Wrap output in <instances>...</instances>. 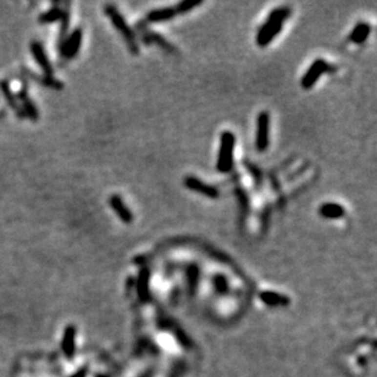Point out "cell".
Listing matches in <instances>:
<instances>
[{"mask_svg": "<svg viewBox=\"0 0 377 377\" xmlns=\"http://www.w3.org/2000/svg\"><path fill=\"white\" fill-rule=\"evenodd\" d=\"M61 17H63V9L59 6H53L51 9H49L48 11L43 12V14L39 15L38 22L41 24H49L54 23V22L60 21Z\"/></svg>", "mask_w": 377, "mask_h": 377, "instance_id": "obj_16", "label": "cell"}, {"mask_svg": "<svg viewBox=\"0 0 377 377\" xmlns=\"http://www.w3.org/2000/svg\"><path fill=\"white\" fill-rule=\"evenodd\" d=\"M334 70V66L327 63L326 60H324V59H316V60L309 66L307 72L304 73L302 81H300V84H302V87L304 88V89H310V88L319 81V78L321 77L324 73L330 72V71Z\"/></svg>", "mask_w": 377, "mask_h": 377, "instance_id": "obj_4", "label": "cell"}, {"mask_svg": "<svg viewBox=\"0 0 377 377\" xmlns=\"http://www.w3.org/2000/svg\"><path fill=\"white\" fill-rule=\"evenodd\" d=\"M144 42L146 43H149V42H151V43H155L158 44V45H160L161 48L165 49V50H168V51H175V46L171 45L170 43H168V41H166L164 37H161L160 34L158 33H153V32H150V33H148V36L144 38Z\"/></svg>", "mask_w": 377, "mask_h": 377, "instance_id": "obj_18", "label": "cell"}, {"mask_svg": "<svg viewBox=\"0 0 377 377\" xmlns=\"http://www.w3.org/2000/svg\"><path fill=\"white\" fill-rule=\"evenodd\" d=\"M202 4V0H183V1H180L176 5V14H186V12H189L190 10H193L197 6H200Z\"/></svg>", "mask_w": 377, "mask_h": 377, "instance_id": "obj_19", "label": "cell"}, {"mask_svg": "<svg viewBox=\"0 0 377 377\" xmlns=\"http://www.w3.org/2000/svg\"><path fill=\"white\" fill-rule=\"evenodd\" d=\"M236 137L231 131L222 132L220 138V149L217 155L216 168L221 173H229L233 168V153Z\"/></svg>", "mask_w": 377, "mask_h": 377, "instance_id": "obj_3", "label": "cell"}, {"mask_svg": "<svg viewBox=\"0 0 377 377\" xmlns=\"http://www.w3.org/2000/svg\"><path fill=\"white\" fill-rule=\"evenodd\" d=\"M83 39V32L82 29L78 27V28L73 29L72 33L70 36H67V38L63 42V46L59 51H60L61 56L66 60H70V59L77 56L78 51L81 49V44H82Z\"/></svg>", "mask_w": 377, "mask_h": 377, "instance_id": "obj_6", "label": "cell"}, {"mask_svg": "<svg viewBox=\"0 0 377 377\" xmlns=\"http://www.w3.org/2000/svg\"><path fill=\"white\" fill-rule=\"evenodd\" d=\"M76 339V327L75 326H67L63 331V352L65 354L66 358L71 359L75 356V344Z\"/></svg>", "mask_w": 377, "mask_h": 377, "instance_id": "obj_13", "label": "cell"}, {"mask_svg": "<svg viewBox=\"0 0 377 377\" xmlns=\"http://www.w3.org/2000/svg\"><path fill=\"white\" fill-rule=\"evenodd\" d=\"M291 14H292V10L288 6H280L273 9L269 14L265 22L258 29L256 44L261 48L269 45L273 41V38L282 31L283 23L291 16Z\"/></svg>", "mask_w": 377, "mask_h": 377, "instance_id": "obj_1", "label": "cell"}, {"mask_svg": "<svg viewBox=\"0 0 377 377\" xmlns=\"http://www.w3.org/2000/svg\"><path fill=\"white\" fill-rule=\"evenodd\" d=\"M0 90H1L2 95H4L5 102H6L7 105L14 110V112L19 116V119H26V115H24L21 105H20L19 102H17L16 95L14 94V92H12L11 87H10L9 82H7L6 80L0 81Z\"/></svg>", "mask_w": 377, "mask_h": 377, "instance_id": "obj_11", "label": "cell"}, {"mask_svg": "<svg viewBox=\"0 0 377 377\" xmlns=\"http://www.w3.org/2000/svg\"><path fill=\"white\" fill-rule=\"evenodd\" d=\"M371 32V26L370 23H366V22H359L356 24V27L353 28V31L349 34V41L354 44H361L366 41V38L369 37Z\"/></svg>", "mask_w": 377, "mask_h": 377, "instance_id": "obj_15", "label": "cell"}, {"mask_svg": "<svg viewBox=\"0 0 377 377\" xmlns=\"http://www.w3.org/2000/svg\"><path fill=\"white\" fill-rule=\"evenodd\" d=\"M109 204L110 207H111V209L116 212V215L122 222H125V224H131V222L133 221V214H132L131 210L127 208V205L125 204V202L119 194H112L109 199Z\"/></svg>", "mask_w": 377, "mask_h": 377, "instance_id": "obj_10", "label": "cell"}, {"mask_svg": "<svg viewBox=\"0 0 377 377\" xmlns=\"http://www.w3.org/2000/svg\"><path fill=\"white\" fill-rule=\"evenodd\" d=\"M183 183H185L186 188H188L189 190L199 193V194H203L204 197L210 198V199H217L220 197V192L216 187L203 182L202 180L197 178L195 176H187L183 180Z\"/></svg>", "mask_w": 377, "mask_h": 377, "instance_id": "obj_7", "label": "cell"}, {"mask_svg": "<svg viewBox=\"0 0 377 377\" xmlns=\"http://www.w3.org/2000/svg\"><path fill=\"white\" fill-rule=\"evenodd\" d=\"M319 214L324 219L336 220L342 219L346 215V210H344V208L341 204H337V203H324L320 207Z\"/></svg>", "mask_w": 377, "mask_h": 377, "instance_id": "obj_12", "label": "cell"}, {"mask_svg": "<svg viewBox=\"0 0 377 377\" xmlns=\"http://www.w3.org/2000/svg\"><path fill=\"white\" fill-rule=\"evenodd\" d=\"M31 53L32 56H33L34 61L39 65V67L42 68V71L44 72V76L46 77H53V66H51L50 61H49L48 55L45 53V49H44L43 44L38 41H33L31 42Z\"/></svg>", "mask_w": 377, "mask_h": 377, "instance_id": "obj_8", "label": "cell"}, {"mask_svg": "<svg viewBox=\"0 0 377 377\" xmlns=\"http://www.w3.org/2000/svg\"><path fill=\"white\" fill-rule=\"evenodd\" d=\"M17 99L21 102V107L23 110L24 115L28 117L31 121L37 122L39 119V112L38 109H37L36 104L32 102V99L29 98L28 94V87H27V83H23L21 87V89L19 90V93L16 94Z\"/></svg>", "mask_w": 377, "mask_h": 377, "instance_id": "obj_9", "label": "cell"}, {"mask_svg": "<svg viewBox=\"0 0 377 377\" xmlns=\"http://www.w3.org/2000/svg\"><path fill=\"white\" fill-rule=\"evenodd\" d=\"M269 131H270V115L266 111H261L256 119V134H255V147L256 150L263 153L268 149L270 138H269Z\"/></svg>", "mask_w": 377, "mask_h": 377, "instance_id": "obj_5", "label": "cell"}, {"mask_svg": "<svg viewBox=\"0 0 377 377\" xmlns=\"http://www.w3.org/2000/svg\"><path fill=\"white\" fill-rule=\"evenodd\" d=\"M85 374H87V370L85 369H81L77 374H75L72 377H85Z\"/></svg>", "mask_w": 377, "mask_h": 377, "instance_id": "obj_20", "label": "cell"}, {"mask_svg": "<svg viewBox=\"0 0 377 377\" xmlns=\"http://www.w3.org/2000/svg\"><path fill=\"white\" fill-rule=\"evenodd\" d=\"M105 14L109 16L110 21L114 24L115 28L120 32V34L122 36V38L126 42L127 46L129 49V53L133 54V55H138L139 53V46L137 43L136 36H134L133 31L131 29V27L128 26V23L126 22V20L124 19L121 14H120L119 10L114 6V5H107L105 6Z\"/></svg>", "mask_w": 377, "mask_h": 377, "instance_id": "obj_2", "label": "cell"}, {"mask_svg": "<svg viewBox=\"0 0 377 377\" xmlns=\"http://www.w3.org/2000/svg\"><path fill=\"white\" fill-rule=\"evenodd\" d=\"M175 7H164V9L151 10L147 15V21L153 22V23H159V22H165L176 16Z\"/></svg>", "mask_w": 377, "mask_h": 377, "instance_id": "obj_14", "label": "cell"}, {"mask_svg": "<svg viewBox=\"0 0 377 377\" xmlns=\"http://www.w3.org/2000/svg\"><path fill=\"white\" fill-rule=\"evenodd\" d=\"M61 27H60V33H59V39H58V49L60 50L61 46H63V42L67 38V29L70 26V11L67 9L63 10V17L60 20Z\"/></svg>", "mask_w": 377, "mask_h": 377, "instance_id": "obj_17", "label": "cell"}]
</instances>
